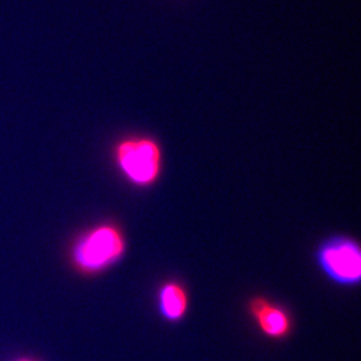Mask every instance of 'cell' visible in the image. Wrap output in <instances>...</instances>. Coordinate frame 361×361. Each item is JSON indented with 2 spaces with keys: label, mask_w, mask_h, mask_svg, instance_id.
<instances>
[{
  "label": "cell",
  "mask_w": 361,
  "mask_h": 361,
  "mask_svg": "<svg viewBox=\"0 0 361 361\" xmlns=\"http://www.w3.org/2000/svg\"><path fill=\"white\" fill-rule=\"evenodd\" d=\"M128 253V235L114 221H99L78 233L67 249L71 269L83 277L101 276Z\"/></svg>",
  "instance_id": "1"
},
{
  "label": "cell",
  "mask_w": 361,
  "mask_h": 361,
  "mask_svg": "<svg viewBox=\"0 0 361 361\" xmlns=\"http://www.w3.org/2000/svg\"><path fill=\"white\" fill-rule=\"evenodd\" d=\"M111 158L119 174L130 186L150 189L164 170V152L159 141L147 134H130L111 147Z\"/></svg>",
  "instance_id": "2"
},
{
  "label": "cell",
  "mask_w": 361,
  "mask_h": 361,
  "mask_svg": "<svg viewBox=\"0 0 361 361\" xmlns=\"http://www.w3.org/2000/svg\"><path fill=\"white\" fill-rule=\"evenodd\" d=\"M320 271L335 285L359 286L361 281V249L356 238L335 234L325 238L314 252Z\"/></svg>",
  "instance_id": "3"
},
{
  "label": "cell",
  "mask_w": 361,
  "mask_h": 361,
  "mask_svg": "<svg viewBox=\"0 0 361 361\" xmlns=\"http://www.w3.org/2000/svg\"><path fill=\"white\" fill-rule=\"evenodd\" d=\"M247 317L264 338L284 343L295 334V317L285 305L264 295L249 297L245 304Z\"/></svg>",
  "instance_id": "4"
},
{
  "label": "cell",
  "mask_w": 361,
  "mask_h": 361,
  "mask_svg": "<svg viewBox=\"0 0 361 361\" xmlns=\"http://www.w3.org/2000/svg\"><path fill=\"white\" fill-rule=\"evenodd\" d=\"M157 312L170 325L182 323L190 310V293L180 280L170 279L158 286L155 295Z\"/></svg>",
  "instance_id": "5"
},
{
  "label": "cell",
  "mask_w": 361,
  "mask_h": 361,
  "mask_svg": "<svg viewBox=\"0 0 361 361\" xmlns=\"http://www.w3.org/2000/svg\"><path fill=\"white\" fill-rule=\"evenodd\" d=\"M16 361H37L34 360V359H26V357H22V359H18Z\"/></svg>",
  "instance_id": "6"
}]
</instances>
